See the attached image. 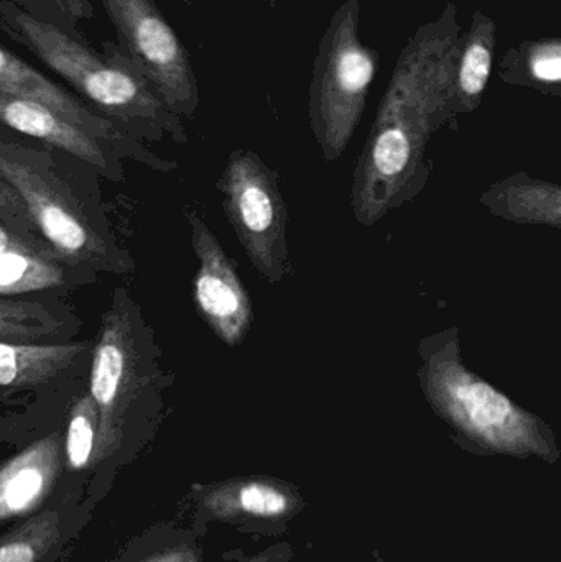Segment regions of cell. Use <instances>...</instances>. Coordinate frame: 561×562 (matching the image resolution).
I'll return each instance as SVG.
<instances>
[{
    "label": "cell",
    "instance_id": "1",
    "mask_svg": "<svg viewBox=\"0 0 561 562\" xmlns=\"http://www.w3.org/2000/svg\"><path fill=\"white\" fill-rule=\"evenodd\" d=\"M461 33L457 3L450 2L402 48L352 173L351 211L361 226H374L427 188L431 135L457 127L448 92Z\"/></svg>",
    "mask_w": 561,
    "mask_h": 562
},
{
    "label": "cell",
    "instance_id": "2",
    "mask_svg": "<svg viewBox=\"0 0 561 562\" xmlns=\"http://www.w3.org/2000/svg\"><path fill=\"white\" fill-rule=\"evenodd\" d=\"M0 32L25 46L46 68L65 79L89 108L128 134L155 140L168 135L177 144H187L181 117L119 55L115 43L102 42L104 52H96L86 40L36 19L13 0H0Z\"/></svg>",
    "mask_w": 561,
    "mask_h": 562
},
{
    "label": "cell",
    "instance_id": "3",
    "mask_svg": "<svg viewBox=\"0 0 561 562\" xmlns=\"http://www.w3.org/2000/svg\"><path fill=\"white\" fill-rule=\"evenodd\" d=\"M417 352L422 393L458 438L481 451L556 458L549 425L464 363L460 327L428 334L418 342Z\"/></svg>",
    "mask_w": 561,
    "mask_h": 562
},
{
    "label": "cell",
    "instance_id": "4",
    "mask_svg": "<svg viewBox=\"0 0 561 562\" xmlns=\"http://www.w3.org/2000/svg\"><path fill=\"white\" fill-rule=\"evenodd\" d=\"M361 0L333 13L313 61L308 119L323 160L335 164L355 137L379 69V52L359 38Z\"/></svg>",
    "mask_w": 561,
    "mask_h": 562
},
{
    "label": "cell",
    "instance_id": "5",
    "mask_svg": "<svg viewBox=\"0 0 561 562\" xmlns=\"http://www.w3.org/2000/svg\"><path fill=\"white\" fill-rule=\"evenodd\" d=\"M0 178L22 198L42 239L63 262L125 272L124 260L88 220L46 155L0 142Z\"/></svg>",
    "mask_w": 561,
    "mask_h": 562
},
{
    "label": "cell",
    "instance_id": "6",
    "mask_svg": "<svg viewBox=\"0 0 561 562\" xmlns=\"http://www.w3.org/2000/svg\"><path fill=\"white\" fill-rule=\"evenodd\" d=\"M216 188L254 270L270 284L292 277L289 210L280 193L279 171L267 167L256 151L239 148L227 158Z\"/></svg>",
    "mask_w": 561,
    "mask_h": 562
},
{
    "label": "cell",
    "instance_id": "7",
    "mask_svg": "<svg viewBox=\"0 0 561 562\" xmlns=\"http://www.w3.org/2000/svg\"><path fill=\"white\" fill-rule=\"evenodd\" d=\"M117 32L115 49L178 117L193 119L200 88L187 46L154 0H101Z\"/></svg>",
    "mask_w": 561,
    "mask_h": 562
},
{
    "label": "cell",
    "instance_id": "8",
    "mask_svg": "<svg viewBox=\"0 0 561 562\" xmlns=\"http://www.w3.org/2000/svg\"><path fill=\"white\" fill-rule=\"evenodd\" d=\"M147 390V370L138 342L134 313L124 297L115 296L102 317L98 342L92 353L89 395L99 415L96 462L117 451L135 405Z\"/></svg>",
    "mask_w": 561,
    "mask_h": 562
},
{
    "label": "cell",
    "instance_id": "9",
    "mask_svg": "<svg viewBox=\"0 0 561 562\" xmlns=\"http://www.w3.org/2000/svg\"><path fill=\"white\" fill-rule=\"evenodd\" d=\"M191 246L198 260L193 300L198 314L227 347H239L254 323L253 300L244 286L237 262L227 256L206 221L194 207L184 210Z\"/></svg>",
    "mask_w": 561,
    "mask_h": 562
},
{
    "label": "cell",
    "instance_id": "10",
    "mask_svg": "<svg viewBox=\"0 0 561 562\" xmlns=\"http://www.w3.org/2000/svg\"><path fill=\"white\" fill-rule=\"evenodd\" d=\"M0 94L29 99L46 105L66 121L72 122L102 144L108 145L111 150L127 151L131 157L145 161L157 170L175 168L170 161L160 160L148 154L137 144L134 135L89 108L82 99L76 98L68 89L52 81L48 76L43 75L2 45H0Z\"/></svg>",
    "mask_w": 561,
    "mask_h": 562
},
{
    "label": "cell",
    "instance_id": "11",
    "mask_svg": "<svg viewBox=\"0 0 561 562\" xmlns=\"http://www.w3.org/2000/svg\"><path fill=\"white\" fill-rule=\"evenodd\" d=\"M59 432L23 449L0 468V521L33 514L45 502L61 469Z\"/></svg>",
    "mask_w": 561,
    "mask_h": 562
},
{
    "label": "cell",
    "instance_id": "12",
    "mask_svg": "<svg viewBox=\"0 0 561 562\" xmlns=\"http://www.w3.org/2000/svg\"><path fill=\"white\" fill-rule=\"evenodd\" d=\"M0 124L65 151L96 170H111L108 145L38 102L0 94Z\"/></svg>",
    "mask_w": 561,
    "mask_h": 562
},
{
    "label": "cell",
    "instance_id": "13",
    "mask_svg": "<svg viewBox=\"0 0 561 562\" xmlns=\"http://www.w3.org/2000/svg\"><path fill=\"white\" fill-rule=\"evenodd\" d=\"M496 53V22L476 10L471 16L470 30L461 33L453 79H451L450 111L455 117L473 114L486 92Z\"/></svg>",
    "mask_w": 561,
    "mask_h": 562
},
{
    "label": "cell",
    "instance_id": "14",
    "mask_svg": "<svg viewBox=\"0 0 561 562\" xmlns=\"http://www.w3.org/2000/svg\"><path fill=\"white\" fill-rule=\"evenodd\" d=\"M494 216L519 226L561 229V187L530 177L526 171L491 184L480 196Z\"/></svg>",
    "mask_w": 561,
    "mask_h": 562
},
{
    "label": "cell",
    "instance_id": "15",
    "mask_svg": "<svg viewBox=\"0 0 561 562\" xmlns=\"http://www.w3.org/2000/svg\"><path fill=\"white\" fill-rule=\"evenodd\" d=\"M86 344H35L0 340V386L32 389L45 385L75 366Z\"/></svg>",
    "mask_w": 561,
    "mask_h": 562
},
{
    "label": "cell",
    "instance_id": "16",
    "mask_svg": "<svg viewBox=\"0 0 561 562\" xmlns=\"http://www.w3.org/2000/svg\"><path fill=\"white\" fill-rule=\"evenodd\" d=\"M500 78L506 85L561 98L560 38L526 40L500 59Z\"/></svg>",
    "mask_w": 561,
    "mask_h": 562
},
{
    "label": "cell",
    "instance_id": "17",
    "mask_svg": "<svg viewBox=\"0 0 561 562\" xmlns=\"http://www.w3.org/2000/svg\"><path fill=\"white\" fill-rule=\"evenodd\" d=\"M65 283V273L55 260L29 254H0V297L35 293Z\"/></svg>",
    "mask_w": 561,
    "mask_h": 562
},
{
    "label": "cell",
    "instance_id": "18",
    "mask_svg": "<svg viewBox=\"0 0 561 562\" xmlns=\"http://www.w3.org/2000/svg\"><path fill=\"white\" fill-rule=\"evenodd\" d=\"M59 538V517L45 512L0 538V562H38Z\"/></svg>",
    "mask_w": 561,
    "mask_h": 562
},
{
    "label": "cell",
    "instance_id": "19",
    "mask_svg": "<svg viewBox=\"0 0 561 562\" xmlns=\"http://www.w3.org/2000/svg\"><path fill=\"white\" fill-rule=\"evenodd\" d=\"M99 439V415L89 392L82 393L69 412L65 436L66 464L71 471H85L96 464Z\"/></svg>",
    "mask_w": 561,
    "mask_h": 562
},
{
    "label": "cell",
    "instance_id": "20",
    "mask_svg": "<svg viewBox=\"0 0 561 562\" xmlns=\"http://www.w3.org/2000/svg\"><path fill=\"white\" fill-rule=\"evenodd\" d=\"M55 327V317L42 304L0 297V340L35 342Z\"/></svg>",
    "mask_w": 561,
    "mask_h": 562
},
{
    "label": "cell",
    "instance_id": "21",
    "mask_svg": "<svg viewBox=\"0 0 561 562\" xmlns=\"http://www.w3.org/2000/svg\"><path fill=\"white\" fill-rule=\"evenodd\" d=\"M16 5L35 15L42 5V20L68 32L76 38L85 40L79 32L82 22L94 19V5L91 0H16Z\"/></svg>",
    "mask_w": 561,
    "mask_h": 562
},
{
    "label": "cell",
    "instance_id": "22",
    "mask_svg": "<svg viewBox=\"0 0 561 562\" xmlns=\"http://www.w3.org/2000/svg\"><path fill=\"white\" fill-rule=\"evenodd\" d=\"M0 224L33 243H45L36 231L22 198L2 178H0Z\"/></svg>",
    "mask_w": 561,
    "mask_h": 562
},
{
    "label": "cell",
    "instance_id": "23",
    "mask_svg": "<svg viewBox=\"0 0 561 562\" xmlns=\"http://www.w3.org/2000/svg\"><path fill=\"white\" fill-rule=\"evenodd\" d=\"M237 501H239L240 508L247 514L260 515V517L283 514L289 507L285 495L266 484L244 485Z\"/></svg>",
    "mask_w": 561,
    "mask_h": 562
},
{
    "label": "cell",
    "instance_id": "24",
    "mask_svg": "<svg viewBox=\"0 0 561 562\" xmlns=\"http://www.w3.org/2000/svg\"><path fill=\"white\" fill-rule=\"evenodd\" d=\"M0 254H29V256L59 262V257L48 244L33 243V240L25 239V237L7 229L2 224H0Z\"/></svg>",
    "mask_w": 561,
    "mask_h": 562
},
{
    "label": "cell",
    "instance_id": "25",
    "mask_svg": "<svg viewBox=\"0 0 561 562\" xmlns=\"http://www.w3.org/2000/svg\"><path fill=\"white\" fill-rule=\"evenodd\" d=\"M145 562H197L194 554L188 550H171L168 553L157 554Z\"/></svg>",
    "mask_w": 561,
    "mask_h": 562
},
{
    "label": "cell",
    "instance_id": "26",
    "mask_svg": "<svg viewBox=\"0 0 561 562\" xmlns=\"http://www.w3.org/2000/svg\"><path fill=\"white\" fill-rule=\"evenodd\" d=\"M266 2L269 3V5L272 7V9H276L277 0H266Z\"/></svg>",
    "mask_w": 561,
    "mask_h": 562
},
{
    "label": "cell",
    "instance_id": "27",
    "mask_svg": "<svg viewBox=\"0 0 561 562\" xmlns=\"http://www.w3.org/2000/svg\"><path fill=\"white\" fill-rule=\"evenodd\" d=\"M180 2H187V3H190L191 0H180Z\"/></svg>",
    "mask_w": 561,
    "mask_h": 562
}]
</instances>
